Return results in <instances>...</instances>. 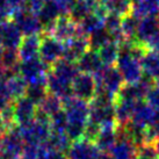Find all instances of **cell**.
<instances>
[{"label":"cell","instance_id":"32","mask_svg":"<svg viewBox=\"0 0 159 159\" xmlns=\"http://www.w3.org/2000/svg\"><path fill=\"white\" fill-rule=\"evenodd\" d=\"M37 107H39L40 111H42L44 114L51 117L53 114H56L57 111L63 109V101L61 98L48 93V95L43 99V101L41 102Z\"/></svg>","mask_w":159,"mask_h":159},{"label":"cell","instance_id":"27","mask_svg":"<svg viewBox=\"0 0 159 159\" xmlns=\"http://www.w3.org/2000/svg\"><path fill=\"white\" fill-rule=\"evenodd\" d=\"M103 25H105V29L107 30V33L111 35V41H115L120 44L124 40L122 28H121L122 19L120 16L114 15V14H108V16L103 21Z\"/></svg>","mask_w":159,"mask_h":159},{"label":"cell","instance_id":"25","mask_svg":"<svg viewBox=\"0 0 159 159\" xmlns=\"http://www.w3.org/2000/svg\"><path fill=\"white\" fill-rule=\"evenodd\" d=\"M98 53H99L100 59L105 66L115 65L117 58H119L120 44L115 41H109L108 43H106L98 50Z\"/></svg>","mask_w":159,"mask_h":159},{"label":"cell","instance_id":"42","mask_svg":"<svg viewBox=\"0 0 159 159\" xmlns=\"http://www.w3.org/2000/svg\"><path fill=\"white\" fill-rule=\"evenodd\" d=\"M13 101L12 98L9 97L8 92H7V89H6V83H5V79H0V111L4 109L5 107L7 106L8 103Z\"/></svg>","mask_w":159,"mask_h":159},{"label":"cell","instance_id":"15","mask_svg":"<svg viewBox=\"0 0 159 159\" xmlns=\"http://www.w3.org/2000/svg\"><path fill=\"white\" fill-rule=\"evenodd\" d=\"M159 33V19L158 16H145L139 20L137 29V41L146 48L148 43L155 35ZM148 49V48H146Z\"/></svg>","mask_w":159,"mask_h":159},{"label":"cell","instance_id":"5","mask_svg":"<svg viewBox=\"0 0 159 159\" xmlns=\"http://www.w3.org/2000/svg\"><path fill=\"white\" fill-rule=\"evenodd\" d=\"M18 128L23 142L28 144L42 145L48 141L51 135L50 123L40 122L37 120H34L33 122L25 125H18Z\"/></svg>","mask_w":159,"mask_h":159},{"label":"cell","instance_id":"33","mask_svg":"<svg viewBox=\"0 0 159 159\" xmlns=\"http://www.w3.org/2000/svg\"><path fill=\"white\" fill-rule=\"evenodd\" d=\"M48 89H47V81H41L35 84H29L27 87L26 97H28L31 101L36 103L37 106L43 101L47 95H48Z\"/></svg>","mask_w":159,"mask_h":159},{"label":"cell","instance_id":"46","mask_svg":"<svg viewBox=\"0 0 159 159\" xmlns=\"http://www.w3.org/2000/svg\"><path fill=\"white\" fill-rule=\"evenodd\" d=\"M5 133H6V127H5V123H4V121H2V117H1V115H0V137L2 136Z\"/></svg>","mask_w":159,"mask_h":159},{"label":"cell","instance_id":"35","mask_svg":"<svg viewBox=\"0 0 159 159\" xmlns=\"http://www.w3.org/2000/svg\"><path fill=\"white\" fill-rule=\"evenodd\" d=\"M69 124V120L65 114L64 109L57 111L56 114H53L50 117V128L51 133H58V134H66V128Z\"/></svg>","mask_w":159,"mask_h":159},{"label":"cell","instance_id":"24","mask_svg":"<svg viewBox=\"0 0 159 159\" xmlns=\"http://www.w3.org/2000/svg\"><path fill=\"white\" fill-rule=\"evenodd\" d=\"M5 83H6V89L8 92L9 97L12 98V100H16L19 98L25 97L27 92V87L28 84L26 80L23 79L21 75H15L8 78H4Z\"/></svg>","mask_w":159,"mask_h":159},{"label":"cell","instance_id":"6","mask_svg":"<svg viewBox=\"0 0 159 159\" xmlns=\"http://www.w3.org/2000/svg\"><path fill=\"white\" fill-rule=\"evenodd\" d=\"M63 101V109L67 116L69 123L86 125L89 119V103L87 101L77 99L73 95Z\"/></svg>","mask_w":159,"mask_h":159},{"label":"cell","instance_id":"12","mask_svg":"<svg viewBox=\"0 0 159 159\" xmlns=\"http://www.w3.org/2000/svg\"><path fill=\"white\" fill-rule=\"evenodd\" d=\"M99 149L92 142L85 138L72 142L70 149L66 152L67 159H95L99 155Z\"/></svg>","mask_w":159,"mask_h":159},{"label":"cell","instance_id":"3","mask_svg":"<svg viewBox=\"0 0 159 159\" xmlns=\"http://www.w3.org/2000/svg\"><path fill=\"white\" fill-rule=\"evenodd\" d=\"M9 19L18 26L23 36L41 35L43 33V26L37 15L27 8V6L14 11Z\"/></svg>","mask_w":159,"mask_h":159},{"label":"cell","instance_id":"26","mask_svg":"<svg viewBox=\"0 0 159 159\" xmlns=\"http://www.w3.org/2000/svg\"><path fill=\"white\" fill-rule=\"evenodd\" d=\"M135 152L136 146L128 139H117L109 153L114 159H136Z\"/></svg>","mask_w":159,"mask_h":159},{"label":"cell","instance_id":"40","mask_svg":"<svg viewBox=\"0 0 159 159\" xmlns=\"http://www.w3.org/2000/svg\"><path fill=\"white\" fill-rule=\"evenodd\" d=\"M39 159H67V157L65 153L59 152V151L50 150L45 144H42Z\"/></svg>","mask_w":159,"mask_h":159},{"label":"cell","instance_id":"29","mask_svg":"<svg viewBox=\"0 0 159 159\" xmlns=\"http://www.w3.org/2000/svg\"><path fill=\"white\" fill-rule=\"evenodd\" d=\"M50 150L59 151L66 155V152L70 149L72 141H71L66 134H58V133H51L49 139L44 143Z\"/></svg>","mask_w":159,"mask_h":159},{"label":"cell","instance_id":"19","mask_svg":"<svg viewBox=\"0 0 159 159\" xmlns=\"http://www.w3.org/2000/svg\"><path fill=\"white\" fill-rule=\"evenodd\" d=\"M137 102L130 101V100H123V99H115L114 105L116 125H124L131 121Z\"/></svg>","mask_w":159,"mask_h":159},{"label":"cell","instance_id":"37","mask_svg":"<svg viewBox=\"0 0 159 159\" xmlns=\"http://www.w3.org/2000/svg\"><path fill=\"white\" fill-rule=\"evenodd\" d=\"M136 159H159V153L153 143H144L137 146L135 152Z\"/></svg>","mask_w":159,"mask_h":159},{"label":"cell","instance_id":"2","mask_svg":"<svg viewBox=\"0 0 159 159\" xmlns=\"http://www.w3.org/2000/svg\"><path fill=\"white\" fill-rule=\"evenodd\" d=\"M116 67L121 72L125 84L137 83L143 75L141 61L137 59L127 49H120L119 58L116 61Z\"/></svg>","mask_w":159,"mask_h":159},{"label":"cell","instance_id":"36","mask_svg":"<svg viewBox=\"0 0 159 159\" xmlns=\"http://www.w3.org/2000/svg\"><path fill=\"white\" fill-rule=\"evenodd\" d=\"M89 49L98 51L101 47H103L106 43L111 41V35L107 33V30L105 29V27H103L101 29H99V30L94 31L93 34H91L89 36Z\"/></svg>","mask_w":159,"mask_h":159},{"label":"cell","instance_id":"14","mask_svg":"<svg viewBox=\"0 0 159 159\" xmlns=\"http://www.w3.org/2000/svg\"><path fill=\"white\" fill-rule=\"evenodd\" d=\"M1 35H2V49H16L23 39L21 30L15 23L8 19L1 23Z\"/></svg>","mask_w":159,"mask_h":159},{"label":"cell","instance_id":"16","mask_svg":"<svg viewBox=\"0 0 159 159\" xmlns=\"http://www.w3.org/2000/svg\"><path fill=\"white\" fill-rule=\"evenodd\" d=\"M75 64H77V66H78L79 72L89 73V75H92L98 73L102 67L105 66V65L102 64L98 51L92 50V49H89V51H86V52L77 61Z\"/></svg>","mask_w":159,"mask_h":159},{"label":"cell","instance_id":"50","mask_svg":"<svg viewBox=\"0 0 159 159\" xmlns=\"http://www.w3.org/2000/svg\"><path fill=\"white\" fill-rule=\"evenodd\" d=\"M99 1H100V2H106L107 0H99Z\"/></svg>","mask_w":159,"mask_h":159},{"label":"cell","instance_id":"23","mask_svg":"<svg viewBox=\"0 0 159 159\" xmlns=\"http://www.w3.org/2000/svg\"><path fill=\"white\" fill-rule=\"evenodd\" d=\"M116 142H117L116 127H106L101 128V131L97 137L94 144L101 152H111Z\"/></svg>","mask_w":159,"mask_h":159},{"label":"cell","instance_id":"21","mask_svg":"<svg viewBox=\"0 0 159 159\" xmlns=\"http://www.w3.org/2000/svg\"><path fill=\"white\" fill-rule=\"evenodd\" d=\"M141 65L144 75H150L155 83L159 80V51L148 50L141 59Z\"/></svg>","mask_w":159,"mask_h":159},{"label":"cell","instance_id":"48","mask_svg":"<svg viewBox=\"0 0 159 159\" xmlns=\"http://www.w3.org/2000/svg\"><path fill=\"white\" fill-rule=\"evenodd\" d=\"M2 45V35H1V25H0V48Z\"/></svg>","mask_w":159,"mask_h":159},{"label":"cell","instance_id":"7","mask_svg":"<svg viewBox=\"0 0 159 159\" xmlns=\"http://www.w3.org/2000/svg\"><path fill=\"white\" fill-rule=\"evenodd\" d=\"M64 51V43L59 40L55 39L53 36L42 33L41 34V45L39 51V57L42 62L47 65L51 66L53 63L63 57Z\"/></svg>","mask_w":159,"mask_h":159},{"label":"cell","instance_id":"41","mask_svg":"<svg viewBox=\"0 0 159 159\" xmlns=\"http://www.w3.org/2000/svg\"><path fill=\"white\" fill-rule=\"evenodd\" d=\"M40 150H41V145L25 143L21 157L23 159H39V157H40Z\"/></svg>","mask_w":159,"mask_h":159},{"label":"cell","instance_id":"1","mask_svg":"<svg viewBox=\"0 0 159 159\" xmlns=\"http://www.w3.org/2000/svg\"><path fill=\"white\" fill-rule=\"evenodd\" d=\"M93 77H94L95 83H97L95 94H98V93H108V94H111L115 98L120 89H122V86L125 84L121 72L115 65L103 66Z\"/></svg>","mask_w":159,"mask_h":159},{"label":"cell","instance_id":"38","mask_svg":"<svg viewBox=\"0 0 159 159\" xmlns=\"http://www.w3.org/2000/svg\"><path fill=\"white\" fill-rule=\"evenodd\" d=\"M100 131H101V127H100L99 124L89 121V122L86 123V125H85L84 136H83V138H85V139H87V141L94 143L95 139H97V137L99 136Z\"/></svg>","mask_w":159,"mask_h":159},{"label":"cell","instance_id":"49","mask_svg":"<svg viewBox=\"0 0 159 159\" xmlns=\"http://www.w3.org/2000/svg\"><path fill=\"white\" fill-rule=\"evenodd\" d=\"M44 2H50V1H53V0H43Z\"/></svg>","mask_w":159,"mask_h":159},{"label":"cell","instance_id":"9","mask_svg":"<svg viewBox=\"0 0 159 159\" xmlns=\"http://www.w3.org/2000/svg\"><path fill=\"white\" fill-rule=\"evenodd\" d=\"M45 34L53 36L55 39H57L64 43L79 34L78 23L75 22V20H72L70 15H61L56 20V22L53 23V26L51 27L49 33H45Z\"/></svg>","mask_w":159,"mask_h":159},{"label":"cell","instance_id":"18","mask_svg":"<svg viewBox=\"0 0 159 159\" xmlns=\"http://www.w3.org/2000/svg\"><path fill=\"white\" fill-rule=\"evenodd\" d=\"M36 15L43 26V33H49L51 27L53 26V23L56 22V20L62 15V13H61V9L56 2L50 1V2H45Z\"/></svg>","mask_w":159,"mask_h":159},{"label":"cell","instance_id":"20","mask_svg":"<svg viewBox=\"0 0 159 159\" xmlns=\"http://www.w3.org/2000/svg\"><path fill=\"white\" fill-rule=\"evenodd\" d=\"M156 116V111L151 106H149L145 102V100L138 101L135 108V113L131 119V122L135 124H138L141 127L148 128L153 123Z\"/></svg>","mask_w":159,"mask_h":159},{"label":"cell","instance_id":"4","mask_svg":"<svg viewBox=\"0 0 159 159\" xmlns=\"http://www.w3.org/2000/svg\"><path fill=\"white\" fill-rule=\"evenodd\" d=\"M50 70V66L41 61L40 57L31 58L27 61H20L19 64V75H21L26 83L35 84L41 81H47V73Z\"/></svg>","mask_w":159,"mask_h":159},{"label":"cell","instance_id":"39","mask_svg":"<svg viewBox=\"0 0 159 159\" xmlns=\"http://www.w3.org/2000/svg\"><path fill=\"white\" fill-rule=\"evenodd\" d=\"M145 102L151 106L155 111H159V86L155 85L152 86L148 92H146L145 95Z\"/></svg>","mask_w":159,"mask_h":159},{"label":"cell","instance_id":"44","mask_svg":"<svg viewBox=\"0 0 159 159\" xmlns=\"http://www.w3.org/2000/svg\"><path fill=\"white\" fill-rule=\"evenodd\" d=\"M95 159H114L113 156L109 153V152H99V155L95 157Z\"/></svg>","mask_w":159,"mask_h":159},{"label":"cell","instance_id":"11","mask_svg":"<svg viewBox=\"0 0 159 159\" xmlns=\"http://www.w3.org/2000/svg\"><path fill=\"white\" fill-rule=\"evenodd\" d=\"M89 50V41L87 36L78 34L73 39L64 42V51H63V57L69 62L77 63L86 51Z\"/></svg>","mask_w":159,"mask_h":159},{"label":"cell","instance_id":"31","mask_svg":"<svg viewBox=\"0 0 159 159\" xmlns=\"http://www.w3.org/2000/svg\"><path fill=\"white\" fill-rule=\"evenodd\" d=\"M122 19V34H123L125 40H137V29H138V25H139V20L137 16H135L133 13L128 14L123 16Z\"/></svg>","mask_w":159,"mask_h":159},{"label":"cell","instance_id":"10","mask_svg":"<svg viewBox=\"0 0 159 159\" xmlns=\"http://www.w3.org/2000/svg\"><path fill=\"white\" fill-rule=\"evenodd\" d=\"M14 120L16 125H25L35 120L37 113V105L34 103L28 97H21L13 101Z\"/></svg>","mask_w":159,"mask_h":159},{"label":"cell","instance_id":"8","mask_svg":"<svg viewBox=\"0 0 159 159\" xmlns=\"http://www.w3.org/2000/svg\"><path fill=\"white\" fill-rule=\"evenodd\" d=\"M97 83L92 75L79 72L72 81V94L80 100L89 102L95 95Z\"/></svg>","mask_w":159,"mask_h":159},{"label":"cell","instance_id":"13","mask_svg":"<svg viewBox=\"0 0 159 159\" xmlns=\"http://www.w3.org/2000/svg\"><path fill=\"white\" fill-rule=\"evenodd\" d=\"M47 89L50 94L61 98L62 100L73 95L72 94V81L55 75L50 70L47 73Z\"/></svg>","mask_w":159,"mask_h":159},{"label":"cell","instance_id":"45","mask_svg":"<svg viewBox=\"0 0 159 159\" xmlns=\"http://www.w3.org/2000/svg\"><path fill=\"white\" fill-rule=\"evenodd\" d=\"M8 19H9L8 13L6 11H4L2 8H0V25L4 22V21H6V20H8Z\"/></svg>","mask_w":159,"mask_h":159},{"label":"cell","instance_id":"17","mask_svg":"<svg viewBox=\"0 0 159 159\" xmlns=\"http://www.w3.org/2000/svg\"><path fill=\"white\" fill-rule=\"evenodd\" d=\"M41 45V35L23 36L21 43L18 48L20 61H27L31 58L39 57Z\"/></svg>","mask_w":159,"mask_h":159},{"label":"cell","instance_id":"30","mask_svg":"<svg viewBox=\"0 0 159 159\" xmlns=\"http://www.w3.org/2000/svg\"><path fill=\"white\" fill-rule=\"evenodd\" d=\"M103 4L108 9L109 14H114L120 18H123L125 15L130 14L133 9L131 0H107Z\"/></svg>","mask_w":159,"mask_h":159},{"label":"cell","instance_id":"28","mask_svg":"<svg viewBox=\"0 0 159 159\" xmlns=\"http://www.w3.org/2000/svg\"><path fill=\"white\" fill-rule=\"evenodd\" d=\"M103 20L100 18H98L94 13L89 14L87 16H85L79 23H78V31L80 35H84L89 37L91 34H93L94 31L99 30L103 28Z\"/></svg>","mask_w":159,"mask_h":159},{"label":"cell","instance_id":"22","mask_svg":"<svg viewBox=\"0 0 159 159\" xmlns=\"http://www.w3.org/2000/svg\"><path fill=\"white\" fill-rule=\"evenodd\" d=\"M50 71L53 72L55 75H59L64 79L70 80V81H73V79L79 75V70H78L77 64L69 62L64 58H61L56 63H53L50 66Z\"/></svg>","mask_w":159,"mask_h":159},{"label":"cell","instance_id":"34","mask_svg":"<svg viewBox=\"0 0 159 159\" xmlns=\"http://www.w3.org/2000/svg\"><path fill=\"white\" fill-rule=\"evenodd\" d=\"M19 64H20V57H19L16 49H2V51H1V65L4 67V71L12 70L18 72Z\"/></svg>","mask_w":159,"mask_h":159},{"label":"cell","instance_id":"43","mask_svg":"<svg viewBox=\"0 0 159 159\" xmlns=\"http://www.w3.org/2000/svg\"><path fill=\"white\" fill-rule=\"evenodd\" d=\"M27 1L28 0H5V8L9 13V18L14 11L26 7Z\"/></svg>","mask_w":159,"mask_h":159},{"label":"cell","instance_id":"47","mask_svg":"<svg viewBox=\"0 0 159 159\" xmlns=\"http://www.w3.org/2000/svg\"><path fill=\"white\" fill-rule=\"evenodd\" d=\"M155 146H156V149H157V151H158V153H159V138L155 142Z\"/></svg>","mask_w":159,"mask_h":159}]
</instances>
